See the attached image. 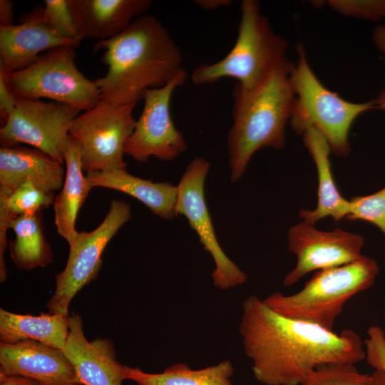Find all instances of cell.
Masks as SVG:
<instances>
[{
	"label": "cell",
	"mask_w": 385,
	"mask_h": 385,
	"mask_svg": "<svg viewBox=\"0 0 385 385\" xmlns=\"http://www.w3.org/2000/svg\"><path fill=\"white\" fill-rule=\"evenodd\" d=\"M252 371L265 385H302L314 369L327 364H355L365 359L360 336L339 334L284 317L255 295L242 304L239 326Z\"/></svg>",
	"instance_id": "obj_1"
},
{
	"label": "cell",
	"mask_w": 385,
	"mask_h": 385,
	"mask_svg": "<svg viewBox=\"0 0 385 385\" xmlns=\"http://www.w3.org/2000/svg\"><path fill=\"white\" fill-rule=\"evenodd\" d=\"M105 76L95 80L101 99L113 106L137 105L150 89L165 86L183 72V54L168 29L153 15L135 19L118 35L98 41Z\"/></svg>",
	"instance_id": "obj_2"
},
{
	"label": "cell",
	"mask_w": 385,
	"mask_h": 385,
	"mask_svg": "<svg viewBox=\"0 0 385 385\" xmlns=\"http://www.w3.org/2000/svg\"><path fill=\"white\" fill-rule=\"evenodd\" d=\"M293 63L286 58L256 89L233 96V123L227 142L231 182L242 177L259 150L285 147V128L296 97L291 79Z\"/></svg>",
	"instance_id": "obj_3"
},
{
	"label": "cell",
	"mask_w": 385,
	"mask_h": 385,
	"mask_svg": "<svg viewBox=\"0 0 385 385\" xmlns=\"http://www.w3.org/2000/svg\"><path fill=\"white\" fill-rule=\"evenodd\" d=\"M240 21L234 46L222 59L202 63L192 72L196 86L211 84L224 78L237 80L233 96L256 89L286 57L288 42L272 29L256 0L240 3Z\"/></svg>",
	"instance_id": "obj_4"
},
{
	"label": "cell",
	"mask_w": 385,
	"mask_h": 385,
	"mask_svg": "<svg viewBox=\"0 0 385 385\" xmlns=\"http://www.w3.org/2000/svg\"><path fill=\"white\" fill-rule=\"evenodd\" d=\"M379 272L377 262L362 255L343 265L316 271L295 294L274 292L264 302L276 312L333 331L344 304L370 288Z\"/></svg>",
	"instance_id": "obj_5"
},
{
	"label": "cell",
	"mask_w": 385,
	"mask_h": 385,
	"mask_svg": "<svg viewBox=\"0 0 385 385\" xmlns=\"http://www.w3.org/2000/svg\"><path fill=\"white\" fill-rule=\"evenodd\" d=\"M297 48L298 61L291 71L296 96L289 120L292 128L302 135L314 127L327 139L332 153L347 156L351 125L359 115L376 108L374 101L352 103L328 89L312 70L302 44Z\"/></svg>",
	"instance_id": "obj_6"
},
{
	"label": "cell",
	"mask_w": 385,
	"mask_h": 385,
	"mask_svg": "<svg viewBox=\"0 0 385 385\" xmlns=\"http://www.w3.org/2000/svg\"><path fill=\"white\" fill-rule=\"evenodd\" d=\"M75 48L58 46L41 54L29 66L6 76L9 86L18 98H48L81 112L100 103L95 81L88 79L75 63Z\"/></svg>",
	"instance_id": "obj_7"
},
{
	"label": "cell",
	"mask_w": 385,
	"mask_h": 385,
	"mask_svg": "<svg viewBox=\"0 0 385 385\" xmlns=\"http://www.w3.org/2000/svg\"><path fill=\"white\" fill-rule=\"evenodd\" d=\"M135 107L101 100L74 119L69 136L79 147L83 172L126 170L124 148L134 128Z\"/></svg>",
	"instance_id": "obj_8"
},
{
	"label": "cell",
	"mask_w": 385,
	"mask_h": 385,
	"mask_svg": "<svg viewBox=\"0 0 385 385\" xmlns=\"http://www.w3.org/2000/svg\"><path fill=\"white\" fill-rule=\"evenodd\" d=\"M131 217L130 205L123 200H113L105 218L95 230L78 232L69 245L65 268L55 276V291L46 304L49 313L68 316L71 300L83 287L96 279L106 247Z\"/></svg>",
	"instance_id": "obj_9"
},
{
	"label": "cell",
	"mask_w": 385,
	"mask_h": 385,
	"mask_svg": "<svg viewBox=\"0 0 385 385\" xmlns=\"http://www.w3.org/2000/svg\"><path fill=\"white\" fill-rule=\"evenodd\" d=\"M80 113L64 103L17 98L0 129L1 147L25 143L63 165L69 130Z\"/></svg>",
	"instance_id": "obj_10"
},
{
	"label": "cell",
	"mask_w": 385,
	"mask_h": 385,
	"mask_svg": "<svg viewBox=\"0 0 385 385\" xmlns=\"http://www.w3.org/2000/svg\"><path fill=\"white\" fill-rule=\"evenodd\" d=\"M210 163L204 158H194L185 170L177 186L176 216H185L197 233L203 248L212 256L215 267L213 285L227 289L243 284L247 276L224 252L217 241L205 197V183Z\"/></svg>",
	"instance_id": "obj_11"
},
{
	"label": "cell",
	"mask_w": 385,
	"mask_h": 385,
	"mask_svg": "<svg viewBox=\"0 0 385 385\" xmlns=\"http://www.w3.org/2000/svg\"><path fill=\"white\" fill-rule=\"evenodd\" d=\"M187 78L184 71L165 86L146 92L142 113L125 143V154L136 161L146 163L150 157L171 160L187 150L185 140L170 114L173 93Z\"/></svg>",
	"instance_id": "obj_12"
},
{
	"label": "cell",
	"mask_w": 385,
	"mask_h": 385,
	"mask_svg": "<svg viewBox=\"0 0 385 385\" xmlns=\"http://www.w3.org/2000/svg\"><path fill=\"white\" fill-rule=\"evenodd\" d=\"M289 250L297 257L295 267L284 278L283 284L290 287L307 274L334 267L359 259L365 240L357 233L334 228L317 230L302 221L288 231Z\"/></svg>",
	"instance_id": "obj_13"
},
{
	"label": "cell",
	"mask_w": 385,
	"mask_h": 385,
	"mask_svg": "<svg viewBox=\"0 0 385 385\" xmlns=\"http://www.w3.org/2000/svg\"><path fill=\"white\" fill-rule=\"evenodd\" d=\"M0 374L29 378L41 385H81L61 349L33 340L0 342Z\"/></svg>",
	"instance_id": "obj_14"
},
{
	"label": "cell",
	"mask_w": 385,
	"mask_h": 385,
	"mask_svg": "<svg viewBox=\"0 0 385 385\" xmlns=\"http://www.w3.org/2000/svg\"><path fill=\"white\" fill-rule=\"evenodd\" d=\"M69 332L62 351L71 362L81 385H121L124 365L116 359L114 346L108 339L88 341L79 314L69 317Z\"/></svg>",
	"instance_id": "obj_15"
},
{
	"label": "cell",
	"mask_w": 385,
	"mask_h": 385,
	"mask_svg": "<svg viewBox=\"0 0 385 385\" xmlns=\"http://www.w3.org/2000/svg\"><path fill=\"white\" fill-rule=\"evenodd\" d=\"M42 8L23 16L19 24L0 26V68L6 75L31 65L42 53L58 46L77 47L81 41L63 37L42 19Z\"/></svg>",
	"instance_id": "obj_16"
},
{
	"label": "cell",
	"mask_w": 385,
	"mask_h": 385,
	"mask_svg": "<svg viewBox=\"0 0 385 385\" xmlns=\"http://www.w3.org/2000/svg\"><path fill=\"white\" fill-rule=\"evenodd\" d=\"M65 177L63 165L36 148L20 145L0 148V197H7L26 182L53 195L62 188Z\"/></svg>",
	"instance_id": "obj_17"
},
{
	"label": "cell",
	"mask_w": 385,
	"mask_h": 385,
	"mask_svg": "<svg viewBox=\"0 0 385 385\" xmlns=\"http://www.w3.org/2000/svg\"><path fill=\"white\" fill-rule=\"evenodd\" d=\"M83 38H111L124 31L135 19L145 14L150 0H68Z\"/></svg>",
	"instance_id": "obj_18"
},
{
	"label": "cell",
	"mask_w": 385,
	"mask_h": 385,
	"mask_svg": "<svg viewBox=\"0 0 385 385\" xmlns=\"http://www.w3.org/2000/svg\"><path fill=\"white\" fill-rule=\"evenodd\" d=\"M305 147L311 155L317 171V204L313 210L302 209L299 217L314 225L327 217L335 222L345 218L349 212V201L340 194L334 182L329 160L332 152L324 136L315 128H308L303 134Z\"/></svg>",
	"instance_id": "obj_19"
},
{
	"label": "cell",
	"mask_w": 385,
	"mask_h": 385,
	"mask_svg": "<svg viewBox=\"0 0 385 385\" xmlns=\"http://www.w3.org/2000/svg\"><path fill=\"white\" fill-rule=\"evenodd\" d=\"M86 178L92 188H106L129 195L162 219L176 217L177 186L170 183H154L127 170L90 172L86 173Z\"/></svg>",
	"instance_id": "obj_20"
},
{
	"label": "cell",
	"mask_w": 385,
	"mask_h": 385,
	"mask_svg": "<svg viewBox=\"0 0 385 385\" xmlns=\"http://www.w3.org/2000/svg\"><path fill=\"white\" fill-rule=\"evenodd\" d=\"M65 163L64 183L54 197L53 207L57 232L71 245L78 234L76 230L78 211L93 188L83 173L79 147L70 136L65 150Z\"/></svg>",
	"instance_id": "obj_21"
},
{
	"label": "cell",
	"mask_w": 385,
	"mask_h": 385,
	"mask_svg": "<svg viewBox=\"0 0 385 385\" xmlns=\"http://www.w3.org/2000/svg\"><path fill=\"white\" fill-rule=\"evenodd\" d=\"M69 326V317L61 314H21L0 309V339L4 343L33 340L62 349Z\"/></svg>",
	"instance_id": "obj_22"
},
{
	"label": "cell",
	"mask_w": 385,
	"mask_h": 385,
	"mask_svg": "<svg viewBox=\"0 0 385 385\" xmlns=\"http://www.w3.org/2000/svg\"><path fill=\"white\" fill-rule=\"evenodd\" d=\"M9 228L15 238L8 247L18 269L31 270L52 263L53 255L44 235L41 212L19 216L10 222Z\"/></svg>",
	"instance_id": "obj_23"
},
{
	"label": "cell",
	"mask_w": 385,
	"mask_h": 385,
	"mask_svg": "<svg viewBox=\"0 0 385 385\" xmlns=\"http://www.w3.org/2000/svg\"><path fill=\"white\" fill-rule=\"evenodd\" d=\"M234 367L229 360L201 369H191L183 363L173 364L163 372L150 374L124 365L125 379L138 385H232Z\"/></svg>",
	"instance_id": "obj_24"
},
{
	"label": "cell",
	"mask_w": 385,
	"mask_h": 385,
	"mask_svg": "<svg viewBox=\"0 0 385 385\" xmlns=\"http://www.w3.org/2000/svg\"><path fill=\"white\" fill-rule=\"evenodd\" d=\"M54 197L26 182L6 198L0 197V238L7 239L10 222L19 216L41 212L53 203Z\"/></svg>",
	"instance_id": "obj_25"
},
{
	"label": "cell",
	"mask_w": 385,
	"mask_h": 385,
	"mask_svg": "<svg viewBox=\"0 0 385 385\" xmlns=\"http://www.w3.org/2000/svg\"><path fill=\"white\" fill-rule=\"evenodd\" d=\"M302 385H377L372 374L360 373L352 364H327L311 371Z\"/></svg>",
	"instance_id": "obj_26"
},
{
	"label": "cell",
	"mask_w": 385,
	"mask_h": 385,
	"mask_svg": "<svg viewBox=\"0 0 385 385\" xmlns=\"http://www.w3.org/2000/svg\"><path fill=\"white\" fill-rule=\"evenodd\" d=\"M349 201L346 220L372 223L385 236V187L371 195L353 197Z\"/></svg>",
	"instance_id": "obj_27"
},
{
	"label": "cell",
	"mask_w": 385,
	"mask_h": 385,
	"mask_svg": "<svg viewBox=\"0 0 385 385\" xmlns=\"http://www.w3.org/2000/svg\"><path fill=\"white\" fill-rule=\"evenodd\" d=\"M44 4L41 17L51 29L63 37L82 40L70 11L68 0H45Z\"/></svg>",
	"instance_id": "obj_28"
},
{
	"label": "cell",
	"mask_w": 385,
	"mask_h": 385,
	"mask_svg": "<svg viewBox=\"0 0 385 385\" xmlns=\"http://www.w3.org/2000/svg\"><path fill=\"white\" fill-rule=\"evenodd\" d=\"M335 11L349 17L378 21L384 18V0H330Z\"/></svg>",
	"instance_id": "obj_29"
},
{
	"label": "cell",
	"mask_w": 385,
	"mask_h": 385,
	"mask_svg": "<svg viewBox=\"0 0 385 385\" xmlns=\"http://www.w3.org/2000/svg\"><path fill=\"white\" fill-rule=\"evenodd\" d=\"M365 359L376 371L385 374V334L379 326H371L367 330L364 342Z\"/></svg>",
	"instance_id": "obj_30"
},
{
	"label": "cell",
	"mask_w": 385,
	"mask_h": 385,
	"mask_svg": "<svg viewBox=\"0 0 385 385\" xmlns=\"http://www.w3.org/2000/svg\"><path fill=\"white\" fill-rule=\"evenodd\" d=\"M6 74L0 68V116L4 123L14 110L17 98L8 85Z\"/></svg>",
	"instance_id": "obj_31"
},
{
	"label": "cell",
	"mask_w": 385,
	"mask_h": 385,
	"mask_svg": "<svg viewBox=\"0 0 385 385\" xmlns=\"http://www.w3.org/2000/svg\"><path fill=\"white\" fill-rule=\"evenodd\" d=\"M14 4L10 0L0 1V26H12L14 20Z\"/></svg>",
	"instance_id": "obj_32"
},
{
	"label": "cell",
	"mask_w": 385,
	"mask_h": 385,
	"mask_svg": "<svg viewBox=\"0 0 385 385\" xmlns=\"http://www.w3.org/2000/svg\"><path fill=\"white\" fill-rule=\"evenodd\" d=\"M0 385H41L37 381L20 376L0 374Z\"/></svg>",
	"instance_id": "obj_33"
},
{
	"label": "cell",
	"mask_w": 385,
	"mask_h": 385,
	"mask_svg": "<svg viewBox=\"0 0 385 385\" xmlns=\"http://www.w3.org/2000/svg\"><path fill=\"white\" fill-rule=\"evenodd\" d=\"M193 2L204 10H216L232 4L231 0H195Z\"/></svg>",
	"instance_id": "obj_34"
},
{
	"label": "cell",
	"mask_w": 385,
	"mask_h": 385,
	"mask_svg": "<svg viewBox=\"0 0 385 385\" xmlns=\"http://www.w3.org/2000/svg\"><path fill=\"white\" fill-rule=\"evenodd\" d=\"M372 38L376 48L385 55V24L379 25L374 29Z\"/></svg>",
	"instance_id": "obj_35"
},
{
	"label": "cell",
	"mask_w": 385,
	"mask_h": 385,
	"mask_svg": "<svg viewBox=\"0 0 385 385\" xmlns=\"http://www.w3.org/2000/svg\"><path fill=\"white\" fill-rule=\"evenodd\" d=\"M376 108L380 109L385 113V87L378 96L373 100Z\"/></svg>",
	"instance_id": "obj_36"
},
{
	"label": "cell",
	"mask_w": 385,
	"mask_h": 385,
	"mask_svg": "<svg viewBox=\"0 0 385 385\" xmlns=\"http://www.w3.org/2000/svg\"><path fill=\"white\" fill-rule=\"evenodd\" d=\"M377 385H385V374L380 371L375 370L372 374Z\"/></svg>",
	"instance_id": "obj_37"
},
{
	"label": "cell",
	"mask_w": 385,
	"mask_h": 385,
	"mask_svg": "<svg viewBox=\"0 0 385 385\" xmlns=\"http://www.w3.org/2000/svg\"><path fill=\"white\" fill-rule=\"evenodd\" d=\"M384 18H385V0H384Z\"/></svg>",
	"instance_id": "obj_38"
}]
</instances>
